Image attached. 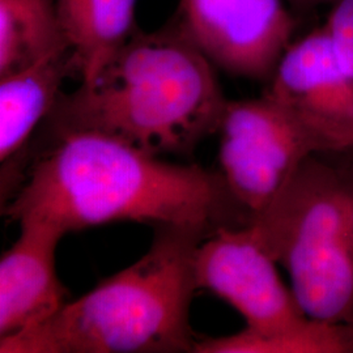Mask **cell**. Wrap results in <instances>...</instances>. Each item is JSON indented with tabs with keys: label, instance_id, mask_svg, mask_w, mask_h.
Here are the masks:
<instances>
[{
	"label": "cell",
	"instance_id": "obj_1",
	"mask_svg": "<svg viewBox=\"0 0 353 353\" xmlns=\"http://www.w3.org/2000/svg\"><path fill=\"white\" fill-rule=\"evenodd\" d=\"M51 131L48 151L29 168L6 210L19 225L39 223L65 236L126 221L205 234L252 224L219 172L166 163L94 130Z\"/></svg>",
	"mask_w": 353,
	"mask_h": 353
},
{
	"label": "cell",
	"instance_id": "obj_2",
	"mask_svg": "<svg viewBox=\"0 0 353 353\" xmlns=\"http://www.w3.org/2000/svg\"><path fill=\"white\" fill-rule=\"evenodd\" d=\"M214 67L173 24L137 32L92 84L59 96L51 128L100 131L156 156L188 153L217 131L227 105Z\"/></svg>",
	"mask_w": 353,
	"mask_h": 353
},
{
	"label": "cell",
	"instance_id": "obj_3",
	"mask_svg": "<svg viewBox=\"0 0 353 353\" xmlns=\"http://www.w3.org/2000/svg\"><path fill=\"white\" fill-rule=\"evenodd\" d=\"M210 234L156 228L139 261L102 280L43 323L0 338V353L194 352L195 252Z\"/></svg>",
	"mask_w": 353,
	"mask_h": 353
},
{
	"label": "cell",
	"instance_id": "obj_4",
	"mask_svg": "<svg viewBox=\"0 0 353 353\" xmlns=\"http://www.w3.org/2000/svg\"><path fill=\"white\" fill-rule=\"evenodd\" d=\"M290 278L303 313L353 322V163L307 157L252 221Z\"/></svg>",
	"mask_w": 353,
	"mask_h": 353
},
{
	"label": "cell",
	"instance_id": "obj_5",
	"mask_svg": "<svg viewBox=\"0 0 353 353\" xmlns=\"http://www.w3.org/2000/svg\"><path fill=\"white\" fill-rule=\"evenodd\" d=\"M216 132L219 173L252 221L275 201L307 157L325 153L307 127L265 94L228 101Z\"/></svg>",
	"mask_w": 353,
	"mask_h": 353
},
{
	"label": "cell",
	"instance_id": "obj_6",
	"mask_svg": "<svg viewBox=\"0 0 353 353\" xmlns=\"http://www.w3.org/2000/svg\"><path fill=\"white\" fill-rule=\"evenodd\" d=\"M287 0H179L173 26L230 75L268 81L290 48Z\"/></svg>",
	"mask_w": 353,
	"mask_h": 353
},
{
	"label": "cell",
	"instance_id": "obj_7",
	"mask_svg": "<svg viewBox=\"0 0 353 353\" xmlns=\"http://www.w3.org/2000/svg\"><path fill=\"white\" fill-rule=\"evenodd\" d=\"M278 265L252 224L219 228L203 239L194 259L198 290L229 303L246 328L258 332L293 327L309 318Z\"/></svg>",
	"mask_w": 353,
	"mask_h": 353
},
{
	"label": "cell",
	"instance_id": "obj_8",
	"mask_svg": "<svg viewBox=\"0 0 353 353\" xmlns=\"http://www.w3.org/2000/svg\"><path fill=\"white\" fill-rule=\"evenodd\" d=\"M263 94L307 127L325 153L353 152V75L326 26L290 43Z\"/></svg>",
	"mask_w": 353,
	"mask_h": 353
},
{
	"label": "cell",
	"instance_id": "obj_9",
	"mask_svg": "<svg viewBox=\"0 0 353 353\" xmlns=\"http://www.w3.org/2000/svg\"><path fill=\"white\" fill-rule=\"evenodd\" d=\"M63 236L50 225L20 224L19 239L0 259V338L36 327L67 303L55 265Z\"/></svg>",
	"mask_w": 353,
	"mask_h": 353
},
{
	"label": "cell",
	"instance_id": "obj_10",
	"mask_svg": "<svg viewBox=\"0 0 353 353\" xmlns=\"http://www.w3.org/2000/svg\"><path fill=\"white\" fill-rule=\"evenodd\" d=\"M76 74L72 51L50 55L0 77V161L7 164L28 144L38 125L48 119L64 79Z\"/></svg>",
	"mask_w": 353,
	"mask_h": 353
},
{
	"label": "cell",
	"instance_id": "obj_11",
	"mask_svg": "<svg viewBox=\"0 0 353 353\" xmlns=\"http://www.w3.org/2000/svg\"><path fill=\"white\" fill-rule=\"evenodd\" d=\"M138 0H55L81 85L92 84L138 30Z\"/></svg>",
	"mask_w": 353,
	"mask_h": 353
},
{
	"label": "cell",
	"instance_id": "obj_12",
	"mask_svg": "<svg viewBox=\"0 0 353 353\" xmlns=\"http://www.w3.org/2000/svg\"><path fill=\"white\" fill-rule=\"evenodd\" d=\"M68 48L55 0H0V77Z\"/></svg>",
	"mask_w": 353,
	"mask_h": 353
},
{
	"label": "cell",
	"instance_id": "obj_13",
	"mask_svg": "<svg viewBox=\"0 0 353 353\" xmlns=\"http://www.w3.org/2000/svg\"><path fill=\"white\" fill-rule=\"evenodd\" d=\"M195 353H353V322H305L271 332L243 328L220 338L196 339Z\"/></svg>",
	"mask_w": 353,
	"mask_h": 353
},
{
	"label": "cell",
	"instance_id": "obj_14",
	"mask_svg": "<svg viewBox=\"0 0 353 353\" xmlns=\"http://www.w3.org/2000/svg\"><path fill=\"white\" fill-rule=\"evenodd\" d=\"M325 26L341 61L353 75V0H335Z\"/></svg>",
	"mask_w": 353,
	"mask_h": 353
},
{
	"label": "cell",
	"instance_id": "obj_15",
	"mask_svg": "<svg viewBox=\"0 0 353 353\" xmlns=\"http://www.w3.org/2000/svg\"><path fill=\"white\" fill-rule=\"evenodd\" d=\"M287 1L297 11L307 12L322 6H331L335 0H287Z\"/></svg>",
	"mask_w": 353,
	"mask_h": 353
}]
</instances>
